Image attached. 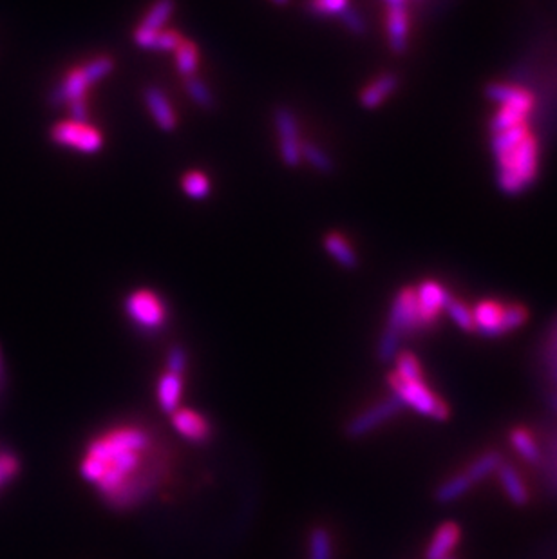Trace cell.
I'll list each match as a JSON object with an SVG mask.
<instances>
[{
  "label": "cell",
  "mask_w": 557,
  "mask_h": 559,
  "mask_svg": "<svg viewBox=\"0 0 557 559\" xmlns=\"http://www.w3.org/2000/svg\"><path fill=\"white\" fill-rule=\"evenodd\" d=\"M168 473V456L158 436L140 424H120L92 438L80 460L81 478L118 509L150 498Z\"/></svg>",
  "instance_id": "1"
},
{
  "label": "cell",
  "mask_w": 557,
  "mask_h": 559,
  "mask_svg": "<svg viewBox=\"0 0 557 559\" xmlns=\"http://www.w3.org/2000/svg\"><path fill=\"white\" fill-rule=\"evenodd\" d=\"M493 149L498 159V181L509 194L521 193L536 179L539 145L528 124L494 133Z\"/></svg>",
  "instance_id": "2"
},
{
  "label": "cell",
  "mask_w": 557,
  "mask_h": 559,
  "mask_svg": "<svg viewBox=\"0 0 557 559\" xmlns=\"http://www.w3.org/2000/svg\"><path fill=\"white\" fill-rule=\"evenodd\" d=\"M487 95L491 100L500 104V109L496 111L491 124L494 133H501L516 125L527 124V118L536 106V99L532 92L519 85L493 83L487 89Z\"/></svg>",
  "instance_id": "3"
},
{
  "label": "cell",
  "mask_w": 557,
  "mask_h": 559,
  "mask_svg": "<svg viewBox=\"0 0 557 559\" xmlns=\"http://www.w3.org/2000/svg\"><path fill=\"white\" fill-rule=\"evenodd\" d=\"M115 69V60L111 56H100L97 60L89 62L83 67L73 69L71 73L65 74V78L51 90L49 95V104L51 106H62V104H71L74 100L85 99L87 89L111 74Z\"/></svg>",
  "instance_id": "4"
},
{
  "label": "cell",
  "mask_w": 557,
  "mask_h": 559,
  "mask_svg": "<svg viewBox=\"0 0 557 559\" xmlns=\"http://www.w3.org/2000/svg\"><path fill=\"white\" fill-rule=\"evenodd\" d=\"M528 312L521 305H501L498 301H482L473 310L475 330L487 337H498L509 333L527 321Z\"/></svg>",
  "instance_id": "5"
},
{
  "label": "cell",
  "mask_w": 557,
  "mask_h": 559,
  "mask_svg": "<svg viewBox=\"0 0 557 559\" xmlns=\"http://www.w3.org/2000/svg\"><path fill=\"white\" fill-rule=\"evenodd\" d=\"M388 384L393 390V395L402 400L404 406L413 408L415 411L436 418L445 420L449 417V408L443 400H440L424 383V379L418 381H404L398 379L395 373L388 377Z\"/></svg>",
  "instance_id": "6"
},
{
  "label": "cell",
  "mask_w": 557,
  "mask_h": 559,
  "mask_svg": "<svg viewBox=\"0 0 557 559\" xmlns=\"http://www.w3.org/2000/svg\"><path fill=\"white\" fill-rule=\"evenodd\" d=\"M129 319L145 331H158L167 322L165 303L150 290H136L125 299Z\"/></svg>",
  "instance_id": "7"
},
{
  "label": "cell",
  "mask_w": 557,
  "mask_h": 559,
  "mask_svg": "<svg viewBox=\"0 0 557 559\" xmlns=\"http://www.w3.org/2000/svg\"><path fill=\"white\" fill-rule=\"evenodd\" d=\"M51 140L60 147L76 149L83 154H97L104 147V136L99 129L87 124L60 122L51 129Z\"/></svg>",
  "instance_id": "8"
},
{
  "label": "cell",
  "mask_w": 557,
  "mask_h": 559,
  "mask_svg": "<svg viewBox=\"0 0 557 559\" xmlns=\"http://www.w3.org/2000/svg\"><path fill=\"white\" fill-rule=\"evenodd\" d=\"M275 127L278 133V149L287 167L297 168L303 161V142L299 136V124L292 109H275Z\"/></svg>",
  "instance_id": "9"
},
{
  "label": "cell",
  "mask_w": 557,
  "mask_h": 559,
  "mask_svg": "<svg viewBox=\"0 0 557 559\" xmlns=\"http://www.w3.org/2000/svg\"><path fill=\"white\" fill-rule=\"evenodd\" d=\"M420 328H424V324H422L420 312H418L416 290L415 288H404L398 292V296L393 301L386 331L402 339L404 335L413 333Z\"/></svg>",
  "instance_id": "10"
},
{
  "label": "cell",
  "mask_w": 557,
  "mask_h": 559,
  "mask_svg": "<svg viewBox=\"0 0 557 559\" xmlns=\"http://www.w3.org/2000/svg\"><path fill=\"white\" fill-rule=\"evenodd\" d=\"M406 406L402 404V400L395 395H391L390 399L371 406L369 409L362 411L360 415H356L349 424H347V436L349 438H360L367 433H371L373 429H377L379 426L386 424L388 420H391L397 413H400Z\"/></svg>",
  "instance_id": "11"
},
{
  "label": "cell",
  "mask_w": 557,
  "mask_h": 559,
  "mask_svg": "<svg viewBox=\"0 0 557 559\" xmlns=\"http://www.w3.org/2000/svg\"><path fill=\"white\" fill-rule=\"evenodd\" d=\"M170 422L181 438L193 443H203L212 434V426L209 418L191 408H177L170 415Z\"/></svg>",
  "instance_id": "12"
},
{
  "label": "cell",
  "mask_w": 557,
  "mask_h": 559,
  "mask_svg": "<svg viewBox=\"0 0 557 559\" xmlns=\"http://www.w3.org/2000/svg\"><path fill=\"white\" fill-rule=\"evenodd\" d=\"M450 294L436 281H425L416 288V303L424 326H431L450 301Z\"/></svg>",
  "instance_id": "13"
},
{
  "label": "cell",
  "mask_w": 557,
  "mask_h": 559,
  "mask_svg": "<svg viewBox=\"0 0 557 559\" xmlns=\"http://www.w3.org/2000/svg\"><path fill=\"white\" fill-rule=\"evenodd\" d=\"M143 99H145V104L152 115V118L156 120V124L167 133L174 131L177 125V116H176L165 92L159 87L150 85L145 89Z\"/></svg>",
  "instance_id": "14"
},
{
  "label": "cell",
  "mask_w": 557,
  "mask_h": 559,
  "mask_svg": "<svg viewBox=\"0 0 557 559\" xmlns=\"http://www.w3.org/2000/svg\"><path fill=\"white\" fill-rule=\"evenodd\" d=\"M183 375L177 373L165 371L158 381L156 386V395H158V404L159 408L167 413L172 415L177 408H181V397H183Z\"/></svg>",
  "instance_id": "15"
},
{
  "label": "cell",
  "mask_w": 557,
  "mask_h": 559,
  "mask_svg": "<svg viewBox=\"0 0 557 559\" xmlns=\"http://www.w3.org/2000/svg\"><path fill=\"white\" fill-rule=\"evenodd\" d=\"M388 37L390 46L395 53H404L407 49L409 39V13L406 4L390 6L388 13Z\"/></svg>",
  "instance_id": "16"
},
{
  "label": "cell",
  "mask_w": 557,
  "mask_h": 559,
  "mask_svg": "<svg viewBox=\"0 0 557 559\" xmlns=\"http://www.w3.org/2000/svg\"><path fill=\"white\" fill-rule=\"evenodd\" d=\"M459 536H461V530L456 523L447 521L440 525L433 536V541L427 546L425 559H445L452 555V550L458 545Z\"/></svg>",
  "instance_id": "17"
},
{
  "label": "cell",
  "mask_w": 557,
  "mask_h": 559,
  "mask_svg": "<svg viewBox=\"0 0 557 559\" xmlns=\"http://www.w3.org/2000/svg\"><path fill=\"white\" fill-rule=\"evenodd\" d=\"M398 85V78L395 74H382L379 76L375 82H371L360 95V104L365 109H375L379 108L391 92L397 89Z\"/></svg>",
  "instance_id": "18"
},
{
  "label": "cell",
  "mask_w": 557,
  "mask_h": 559,
  "mask_svg": "<svg viewBox=\"0 0 557 559\" xmlns=\"http://www.w3.org/2000/svg\"><path fill=\"white\" fill-rule=\"evenodd\" d=\"M498 477L500 482L507 493V496L510 498L512 503L516 505H527L528 503V489L523 484L519 473L512 468L510 463L501 461V465L498 468Z\"/></svg>",
  "instance_id": "19"
},
{
  "label": "cell",
  "mask_w": 557,
  "mask_h": 559,
  "mask_svg": "<svg viewBox=\"0 0 557 559\" xmlns=\"http://www.w3.org/2000/svg\"><path fill=\"white\" fill-rule=\"evenodd\" d=\"M324 248L328 250V254L344 268H356L358 264V259H356V254L353 252L351 245L337 232H331L324 237Z\"/></svg>",
  "instance_id": "20"
},
{
  "label": "cell",
  "mask_w": 557,
  "mask_h": 559,
  "mask_svg": "<svg viewBox=\"0 0 557 559\" xmlns=\"http://www.w3.org/2000/svg\"><path fill=\"white\" fill-rule=\"evenodd\" d=\"M471 487H473L471 478H469L466 473H461V475H456L454 478L443 482V484L436 489L434 498H436L438 503H450V502L459 500L461 496H466V494L469 493Z\"/></svg>",
  "instance_id": "21"
},
{
  "label": "cell",
  "mask_w": 557,
  "mask_h": 559,
  "mask_svg": "<svg viewBox=\"0 0 557 559\" xmlns=\"http://www.w3.org/2000/svg\"><path fill=\"white\" fill-rule=\"evenodd\" d=\"M176 65L184 78L194 76L198 69V47L193 40H181L176 49Z\"/></svg>",
  "instance_id": "22"
},
{
  "label": "cell",
  "mask_w": 557,
  "mask_h": 559,
  "mask_svg": "<svg viewBox=\"0 0 557 559\" xmlns=\"http://www.w3.org/2000/svg\"><path fill=\"white\" fill-rule=\"evenodd\" d=\"M501 461H503V458H501L500 452H496V451L485 452L484 456H480V458L471 465V468L467 469L466 475L471 478L473 484L482 482V480H485L489 475H493L494 471H498Z\"/></svg>",
  "instance_id": "23"
},
{
  "label": "cell",
  "mask_w": 557,
  "mask_h": 559,
  "mask_svg": "<svg viewBox=\"0 0 557 559\" xmlns=\"http://www.w3.org/2000/svg\"><path fill=\"white\" fill-rule=\"evenodd\" d=\"M183 191L187 193V196H191L193 200H205L209 198L210 194V183H209V177L200 172V170H191L183 176Z\"/></svg>",
  "instance_id": "24"
},
{
  "label": "cell",
  "mask_w": 557,
  "mask_h": 559,
  "mask_svg": "<svg viewBox=\"0 0 557 559\" xmlns=\"http://www.w3.org/2000/svg\"><path fill=\"white\" fill-rule=\"evenodd\" d=\"M174 8H176L174 0H156V3L152 4V8L149 10V13L145 15V19L141 22V28L161 31L165 22L174 13Z\"/></svg>",
  "instance_id": "25"
},
{
  "label": "cell",
  "mask_w": 557,
  "mask_h": 559,
  "mask_svg": "<svg viewBox=\"0 0 557 559\" xmlns=\"http://www.w3.org/2000/svg\"><path fill=\"white\" fill-rule=\"evenodd\" d=\"M510 443L516 449V452L521 458H525L527 461H534V463L539 461V458H541L539 447L527 429H514L510 433Z\"/></svg>",
  "instance_id": "26"
},
{
  "label": "cell",
  "mask_w": 557,
  "mask_h": 559,
  "mask_svg": "<svg viewBox=\"0 0 557 559\" xmlns=\"http://www.w3.org/2000/svg\"><path fill=\"white\" fill-rule=\"evenodd\" d=\"M395 362H397V366H395L393 373L398 379H404V381L424 379L422 377V366L411 351H398V355L395 357Z\"/></svg>",
  "instance_id": "27"
},
{
  "label": "cell",
  "mask_w": 557,
  "mask_h": 559,
  "mask_svg": "<svg viewBox=\"0 0 557 559\" xmlns=\"http://www.w3.org/2000/svg\"><path fill=\"white\" fill-rule=\"evenodd\" d=\"M310 559H333V543L326 529L317 527L310 532Z\"/></svg>",
  "instance_id": "28"
},
{
  "label": "cell",
  "mask_w": 557,
  "mask_h": 559,
  "mask_svg": "<svg viewBox=\"0 0 557 559\" xmlns=\"http://www.w3.org/2000/svg\"><path fill=\"white\" fill-rule=\"evenodd\" d=\"M184 87H187V92L193 97V100L205 111H212L216 108V100L214 95L210 92V89L196 76L184 78Z\"/></svg>",
  "instance_id": "29"
},
{
  "label": "cell",
  "mask_w": 557,
  "mask_h": 559,
  "mask_svg": "<svg viewBox=\"0 0 557 559\" xmlns=\"http://www.w3.org/2000/svg\"><path fill=\"white\" fill-rule=\"evenodd\" d=\"M303 159H306L312 167H315L322 174H331L335 168L331 158L321 147H317L315 143H310V142H306V143L303 142Z\"/></svg>",
  "instance_id": "30"
},
{
  "label": "cell",
  "mask_w": 557,
  "mask_h": 559,
  "mask_svg": "<svg viewBox=\"0 0 557 559\" xmlns=\"http://www.w3.org/2000/svg\"><path fill=\"white\" fill-rule=\"evenodd\" d=\"M445 312L449 314V317L466 331H475V321H473V310H469L466 306V303H461L454 297H450V301L445 306Z\"/></svg>",
  "instance_id": "31"
},
{
  "label": "cell",
  "mask_w": 557,
  "mask_h": 559,
  "mask_svg": "<svg viewBox=\"0 0 557 559\" xmlns=\"http://www.w3.org/2000/svg\"><path fill=\"white\" fill-rule=\"evenodd\" d=\"M308 8L319 17H340L349 8V0H310Z\"/></svg>",
  "instance_id": "32"
},
{
  "label": "cell",
  "mask_w": 557,
  "mask_h": 559,
  "mask_svg": "<svg viewBox=\"0 0 557 559\" xmlns=\"http://www.w3.org/2000/svg\"><path fill=\"white\" fill-rule=\"evenodd\" d=\"M187 351H184L181 346H174L168 355H167V371L177 373V375H184L187 371Z\"/></svg>",
  "instance_id": "33"
},
{
  "label": "cell",
  "mask_w": 557,
  "mask_h": 559,
  "mask_svg": "<svg viewBox=\"0 0 557 559\" xmlns=\"http://www.w3.org/2000/svg\"><path fill=\"white\" fill-rule=\"evenodd\" d=\"M181 37L176 33V31H170V30H161L158 33V39H156V49L154 51H176L177 46L181 44Z\"/></svg>",
  "instance_id": "34"
},
{
  "label": "cell",
  "mask_w": 557,
  "mask_h": 559,
  "mask_svg": "<svg viewBox=\"0 0 557 559\" xmlns=\"http://www.w3.org/2000/svg\"><path fill=\"white\" fill-rule=\"evenodd\" d=\"M340 19H342V22L346 24V28H347L349 31H353V33H356V35H362V33L365 31V22H364V19H362L355 10L347 8V10L340 15Z\"/></svg>",
  "instance_id": "35"
},
{
  "label": "cell",
  "mask_w": 557,
  "mask_h": 559,
  "mask_svg": "<svg viewBox=\"0 0 557 559\" xmlns=\"http://www.w3.org/2000/svg\"><path fill=\"white\" fill-rule=\"evenodd\" d=\"M69 113H71V122H74V124H87V104H85V99L71 102L69 104Z\"/></svg>",
  "instance_id": "36"
},
{
  "label": "cell",
  "mask_w": 557,
  "mask_h": 559,
  "mask_svg": "<svg viewBox=\"0 0 557 559\" xmlns=\"http://www.w3.org/2000/svg\"><path fill=\"white\" fill-rule=\"evenodd\" d=\"M271 3L277 4V6H287V4L290 3V0H271Z\"/></svg>",
  "instance_id": "37"
},
{
  "label": "cell",
  "mask_w": 557,
  "mask_h": 559,
  "mask_svg": "<svg viewBox=\"0 0 557 559\" xmlns=\"http://www.w3.org/2000/svg\"><path fill=\"white\" fill-rule=\"evenodd\" d=\"M386 3L390 6H395V4H406V0H386Z\"/></svg>",
  "instance_id": "38"
},
{
  "label": "cell",
  "mask_w": 557,
  "mask_h": 559,
  "mask_svg": "<svg viewBox=\"0 0 557 559\" xmlns=\"http://www.w3.org/2000/svg\"><path fill=\"white\" fill-rule=\"evenodd\" d=\"M0 379H3V355H0Z\"/></svg>",
  "instance_id": "39"
},
{
  "label": "cell",
  "mask_w": 557,
  "mask_h": 559,
  "mask_svg": "<svg viewBox=\"0 0 557 559\" xmlns=\"http://www.w3.org/2000/svg\"><path fill=\"white\" fill-rule=\"evenodd\" d=\"M552 404H553V408L557 409V395H553V397H552Z\"/></svg>",
  "instance_id": "40"
},
{
  "label": "cell",
  "mask_w": 557,
  "mask_h": 559,
  "mask_svg": "<svg viewBox=\"0 0 557 559\" xmlns=\"http://www.w3.org/2000/svg\"><path fill=\"white\" fill-rule=\"evenodd\" d=\"M445 559H456V557H454V555H449V557H445Z\"/></svg>",
  "instance_id": "41"
}]
</instances>
